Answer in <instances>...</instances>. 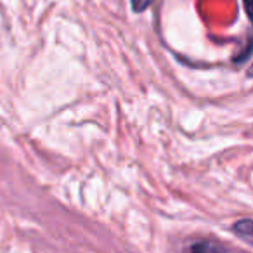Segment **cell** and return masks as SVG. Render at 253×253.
<instances>
[{
    "mask_svg": "<svg viewBox=\"0 0 253 253\" xmlns=\"http://www.w3.org/2000/svg\"><path fill=\"white\" fill-rule=\"evenodd\" d=\"M232 231H234L238 236H243L245 241H252V220H250V218H245V220L234 224Z\"/></svg>",
    "mask_w": 253,
    "mask_h": 253,
    "instance_id": "obj_1",
    "label": "cell"
},
{
    "mask_svg": "<svg viewBox=\"0 0 253 253\" xmlns=\"http://www.w3.org/2000/svg\"><path fill=\"white\" fill-rule=\"evenodd\" d=\"M155 0H130V4H132V9H134L135 12H142L146 11V9L149 7V5L153 4Z\"/></svg>",
    "mask_w": 253,
    "mask_h": 253,
    "instance_id": "obj_2",
    "label": "cell"
},
{
    "mask_svg": "<svg viewBox=\"0 0 253 253\" xmlns=\"http://www.w3.org/2000/svg\"><path fill=\"white\" fill-rule=\"evenodd\" d=\"M191 250H194V252H201V250H224V246H220V245H213V243H205V245H193L191 246Z\"/></svg>",
    "mask_w": 253,
    "mask_h": 253,
    "instance_id": "obj_3",
    "label": "cell"
}]
</instances>
